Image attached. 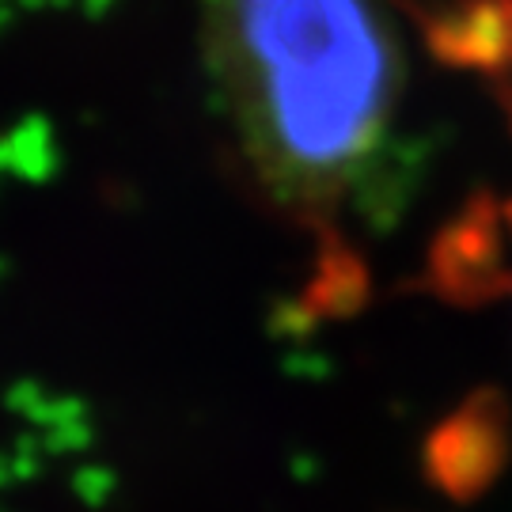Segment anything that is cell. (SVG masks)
Segmentation results:
<instances>
[{
    "instance_id": "cell-1",
    "label": "cell",
    "mask_w": 512,
    "mask_h": 512,
    "mask_svg": "<svg viewBox=\"0 0 512 512\" xmlns=\"http://www.w3.org/2000/svg\"><path fill=\"white\" fill-rule=\"evenodd\" d=\"M217 46L262 175L327 198L384 141L395 46L372 0H220Z\"/></svg>"
}]
</instances>
